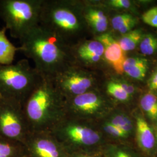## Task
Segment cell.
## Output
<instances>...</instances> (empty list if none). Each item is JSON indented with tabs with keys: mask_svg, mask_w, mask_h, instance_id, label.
<instances>
[{
	"mask_svg": "<svg viewBox=\"0 0 157 157\" xmlns=\"http://www.w3.org/2000/svg\"><path fill=\"white\" fill-rule=\"evenodd\" d=\"M136 137L139 145L144 150H150L155 145V139L151 128L143 118L136 121Z\"/></svg>",
	"mask_w": 157,
	"mask_h": 157,
	"instance_id": "obj_14",
	"label": "cell"
},
{
	"mask_svg": "<svg viewBox=\"0 0 157 157\" xmlns=\"http://www.w3.org/2000/svg\"><path fill=\"white\" fill-rule=\"evenodd\" d=\"M94 39L100 41L104 46L105 61L112 67L116 73L122 75L124 72L123 67L126 58L125 52L121 48L118 40L115 39L109 32Z\"/></svg>",
	"mask_w": 157,
	"mask_h": 157,
	"instance_id": "obj_13",
	"label": "cell"
},
{
	"mask_svg": "<svg viewBox=\"0 0 157 157\" xmlns=\"http://www.w3.org/2000/svg\"><path fill=\"white\" fill-rule=\"evenodd\" d=\"M0 98H1V97H0Z\"/></svg>",
	"mask_w": 157,
	"mask_h": 157,
	"instance_id": "obj_32",
	"label": "cell"
},
{
	"mask_svg": "<svg viewBox=\"0 0 157 157\" xmlns=\"http://www.w3.org/2000/svg\"><path fill=\"white\" fill-rule=\"evenodd\" d=\"M133 18V17L128 13L116 15L112 17L110 21L111 26L113 30L118 31L126 23L128 22Z\"/></svg>",
	"mask_w": 157,
	"mask_h": 157,
	"instance_id": "obj_22",
	"label": "cell"
},
{
	"mask_svg": "<svg viewBox=\"0 0 157 157\" xmlns=\"http://www.w3.org/2000/svg\"><path fill=\"white\" fill-rule=\"evenodd\" d=\"M156 137H157V131H156Z\"/></svg>",
	"mask_w": 157,
	"mask_h": 157,
	"instance_id": "obj_30",
	"label": "cell"
},
{
	"mask_svg": "<svg viewBox=\"0 0 157 157\" xmlns=\"http://www.w3.org/2000/svg\"><path fill=\"white\" fill-rule=\"evenodd\" d=\"M106 95L97 89L66 99V114L92 122L106 117L108 101Z\"/></svg>",
	"mask_w": 157,
	"mask_h": 157,
	"instance_id": "obj_9",
	"label": "cell"
},
{
	"mask_svg": "<svg viewBox=\"0 0 157 157\" xmlns=\"http://www.w3.org/2000/svg\"><path fill=\"white\" fill-rule=\"evenodd\" d=\"M30 133L23 104L0 98V137L23 144Z\"/></svg>",
	"mask_w": 157,
	"mask_h": 157,
	"instance_id": "obj_7",
	"label": "cell"
},
{
	"mask_svg": "<svg viewBox=\"0 0 157 157\" xmlns=\"http://www.w3.org/2000/svg\"><path fill=\"white\" fill-rule=\"evenodd\" d=\"M69 157H97V155L94 153L78 152L69 154Z\"/></svg>",
	"mask_w": 157,
	"mask_h": 157,
	"instance_id": "obj_28",
	"label": "cell"
},
{
	"mask_svg": "<svg viewBox=\"0 0 157 157\" xmlns=\"http://www.w3.org/2000/svg\"><path fill=\"white\" fill-rule=\"evenodd\" d=\"M65 99L96 89L97 79L89 69L71 64L51 78Z\"/></svg>",
	"mask_w": 157,
	"mask_h": 157,
	"instance_id": "obj_8",
	"label": "cell"
},
{
	"mask_svg": "<svg viewBox=\"0 0 157 157\" xmlns=\"http://www.w3.org/2000/svg\"><path fill=\"white\" fill-rule=\"evenodd\" d=\"M28 157H69L50 131L31 132L23 143Z\"/></svg>",
	"mask_w": 157,
	"mask_h": 157,
	"instance_id": "obj_10",
	"label": "cell"
},
{
	"mask_svg": "<svg viewBox=\"0 0 157 157\" xmlns=\"http://www.w3.org/2000/svg\"><path fill=\"white\" fill-rule=\"evenodd\" d=\"M136 23V20L135 17H133L132 19H131L128 22L126 23L123 26H122L118 30V32L122 34L127 33L132 30V29L135 26Z\"/></svg>",
	"mask_w": 157,
	"mask_h": 157,
	"instance_id": "obj_25",
	"label": "cell"
},
{
	"mask_svg": "<svg viewBox=\"0 0 157 157\" xmlns=\"http://www.w3.org/2000/svg\"><path fill=\"white\" fill-rule=\"evenodd\" d=\"M69 154L94 153L93 150L101 146L104 135L93 122L67 114L50 130Z\"/></svg>",
	"mask_w": 157,
	"mask_h": 157,
	"instance_id": "obj_4",
	"label": "cell"
},
{
	"mask_svg": "<svg viewBox=\"0 0 157 157\" xmlns=\"http://www.w3.org/2000/svg\"><path fill=\"white\" fill-rule=\"evenodd\" d=\"M148 87L150 90H157V71L152 74L148 82Z\"/></svg>",
	"mask_w": 157,
	"mask_h": 157,
	"instance_id": "obj_27",
	"label": "cell"
},
{
	"mask_svg": "<svg viewBox=\"0 0 157 157\" xmlns=\"http://www.w3.org/2000/svg\"><path fill=\"white\" fill-rule=\"evenodd\" d=\"M140 50L144 56H151L157 50V39L154 36H146L141 41Z\"/></svg>",
	"mask_w": 157,
	"mask_h": 157,
	"instance_id": "obj_21",
	"label": "cell"
},
{
	"mask_svg": "<svg viewBox=\"0 0 157 157\" xmlns=\"http://www.w3.org/2000/svg\"><path fill=\"white\" fill-rule=\"evenodd\" d=\"M101 4L108 9H128L131 6V2L128 0H109Z\"/></svg>",
	"mask_w": 157,
	"mask_h": 157,
	"instance_id": "obj_23",
	"label": "cell"
},
{
	"mask_svg": "<svg viewBox=\"0 0 157 157\" xmlns=\"http://www.w3.org/2000/svg\"><path fill=\"white\" fill-rule=\"evenodd\" d=\"M65 105L52 80L42 76L23 104L30 132L50 131L65 116Z\"/></svg>",
	"mask_w": 157,
	"mask_h": 157,
	"instance_id": "obj_2",
	"label": "cell"
},
{
	"mask_svg": "<svg viewBox=\"0 0 157 157\" xmlns=\"http://www.w3.org/2000/svg\"><path fill=\"white\" fill-rule=\"evenodd\" d=\"M119 84L121 85V86L124 89L129 95H131L132 94L134 93L135 92V88L133 87V86L130 85V84H127V83H123V82H121L120 81H119Z\"/></svg>",
	"mask_w": 157,
	"mask_h": 157,
	"instance_id": "obj_29",
	"label": "cell"
},
{
	"mask_svg": "<svg viewBox=\"0 0 157 157\" xmlns=\"http://www.w3.org/2000/svg\"><path fill=\"white\" fill-rule=\"evenodd\" d=\"M27 157V156H25V157Z\"/></svg>",
	"mask_w": 157,
	"mask_h": 157,
	"instance_id": "obj_31",
	"label": "cell"
},
{
	"mask_svg": "<svg viewBox=\"0 0 157 157\" xmlns=\"http://www.w3.org/2000/svg\"><path fill=\"white\" fill-rule=\"evenodd\" d=\"M143 110L152 121L157 119V97L152 93H147L143 95L140 101Z\"/></svg>",
	"mask_w": 157,
	"mask_h": 157,
	"instance_id": "obj_20",
	"label": "cell"
},
{
	"mask_svg": "<svg viewBox=\"0 0 157 157\" xmlns=\"http://www.w3.org/2000/svg\"><path fill=\"white\" fill-rule=\"evenodd\" d=\"M42 76L26 59L0 65V97L23 104Z\"/></svg>",
	"mask_w": 157,
	"mask_h": 157,
	"instance_id": "obj_5",
	"label": "cell"
},
{
	"mask_svg": "<svg viewBox=\"0 0 157 157\" xmlns=\"http://www.w3.org/2000/svg\"><path fill=\"white\" fill-rule=\"evenodd\" d=\"M4 26L0 29V65H7L13 63L19 47L13 45L8 39Z\"/></svg>",
	"mask_w": 157,
	"mask_h": 157,
	"instance_id": "obj_16",
	"label": "cell"
},
{
	"mask_svg": "<svg viewBox=\"0 0 157 157\" xmlns=\"http://www.w3.org/2000/svg\"><path fill=\"white\" fill-rule=\"evenodd\" d=\"M107 157H131L129 154L121 150L107 151Z\"/></svg>",
	"mask_w": 157,
	"mask_h": 157,
	"instance_id": "obj_26",
	"label": "cell"
},
{
	"mask_svg": "<svg viewBox=\"0 0 157 157\" xmlns=\"http://www.w3.org/2000/svg\"><path fill=\"white\" fill-rule=\"evenodd\" d=\"M44 0H0V18L11 37L19 40L39 25Z\"/></svg>",
	"mask_w": 157,
	"mask_h": 157,
	"instance_id": "obj_6",
	"label": "cell"
},
{
	"mask_svg": "<svg viewBox=\"0 0 157 157\" xmlns=\"http://www.w3.org/2000/svg\"><path fill=\"white\" fill-rule=\"evenodd\" d=\"M79 1L84 22L87 29L94 34V38L108 33L110 21L107 8L101 2Z\"/></svg>",
	"mask_w": 157,
	"mask_h": 157,
	"instance_id": "obj_12",
	"label": "cell"
},
{
	"mask_svg": "<svg viewBox=\"0 0 157 157\" xmlns=\"http://www.w3.org/2000/svg\"><path fill=\"white\" fill-rule=\"evenodd\" d=\"M104 94L120 101L128 100L130 95H129L121 86L118 80L109 79L104 84Z\"/></svg>",
	"mask_w": 157,
	"mask_h": 157,
	"instance_id": "obj_18",
	"label": "cell"
},
{
	"mask_svg": "<svg viewBox=\"0 0 157 157\" xmlns=\"http://www.w3.org/2000/svg\"><path fill=\"white\" fill-rule=\"evenodd\" d=\"M39 25L69 47L85 39L88 30L78 0H44Z\"/></svg>",
	"mask_w": 157,
	"mask_h": 157,
	"instance_id": "obj_3",
	"label": "cell"
},
{
	"mask_svg": "<svg viewBox=\"0 0 157 157\" xmlns=\"http://www.w3.org/2000/svg\"><path fill=\"white\" fill-rule=\"evenodd\" d=\"M104 46L98 40H82L69 47L72 64L89 69L104 59Z\"/></svg>",
	"mask_w": 157,
	"mask_h": 157,
	"instance_id": "obj_11",
	"label": "cell"
},
{
	"mask_svg": "<svg viewBox=\"0 0 157 157\" xmlns=\"http://www.w3.org/2000/svg\"><path fill=\"white\" fill-rule=\"evenodd\" d=\"M19 41V51L33 61L42 76L52 78L72 64L69 47L40 25Z\"/></svg>",
	"mask_w": 157,
	"mask_h": 157,
	"instance_id": "obj_1",
	"label": "cell"
},
{
	"mask_svg": "<svg viewBox=\"0 0 157 157\" xmlns=\"http://www.w3.org/2000/svg\"><path fill=\"white\" fill-rule=\"evenodd\" d=\"M25 148L22 143L10 140L0 137V157H24Z\"/></svg>",
	"mask_w": 157,
	"mask_h": 157,
	"instance_id": "obj_17",
	"label": "cell"
},
{
	"mask_svg": "<svg viewBox=\"0 0 157 157\" xmlns=\"http://www.w3.org/2000/svg\"><path fill=\"white\" fill-rule=\"evenodd\" d=\"M124 72L132 78L141 80L145 78L148 69V61L139 57L126 58L124 62Z\"/></svg>",
	"mask_w": 157,
	"mask_h": 157,
	"instance_id": "obj_15",
	"label": "cell"
},
{
	"mask_svg": "<svg viewBox=\"0 0 157 157\" xmlns=\"http://www.w3.org/2000/svg\"><path fill=\"white\" fill-rule=\"evenodd\" d=\"M142 40V33L140 30H131L123 35L118 43L124 52L133 50Z\"/></svg>",
	"mask_w": 157,
	"mask_h": 157,
	"instance_id": "obj_19",
	"label": "cell"
},
{
	"mask_svg": "<svg viewBox=\"0 0 157 157\" xmlns=\"http://www.w3.org/2000/svg\"><path fill=\"white\" fill-rule=\"evenodd\" d=\"M143 21L146 24L157 28V6L146 11L142 16Z\"/></svg>",
	"mask_w": 157,
	"mask_h": 157,
	"instance_id": "obj_24",
	"label": "cell"
}]
</instances>
